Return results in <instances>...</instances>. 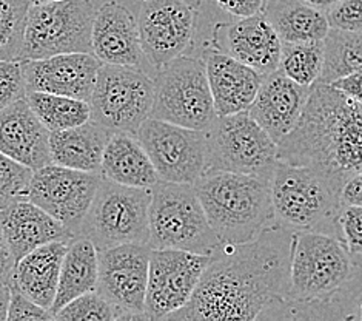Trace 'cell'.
<instances>
[{"label":"cell","mask_w":362,"mask_h":321,"mask_svg":"<svg viewBox=\"0 0 362 321\" xmlns=\"http://www.w3.org/2000/svg\"><path fill=\"white\" fill-rule=\"evenodd\" d=\"M293 232L276 223L252 241L223 244L211 255L192 300L167 320L276 318L288 293Z\"/></svg>","instance_id":"obj_1"},{"label":"cell","mask_w":362,"mask_h":321,"mask_svg":"<svg viewBox=\"0 0 362 321\" xmlns=\"http://www.w3.org/2000/svg\"><path fill=\"white\" fill-rule=\"evenodd\" d=\"M278 159L313 169L341 190L362 170V103L315 82L296 127L278 144Z\"/></svg>","instance_id":"obj_2"},{"label":"cell","mask_w":362,"mask_h":321,"mask_svg":"<svg viewBox=\"0 0 362 321\" xmlns=\"http://www.w3.org/2000/svg\"><path fill=\"white\" fill-rule=\"evenodd\" d=\"M355 264L339 238L322 232L295 230L290 286L278 320H325L327 310L350 281Z\"/></svg>","instance_id":"obj_3"},{"label":"cell","mask_w":362,"mask_h":321,"mask_svg":"<svg viewBox=\"0 0 362 321\" xmlns=\"http://www.w3.org/2000/svg\"><path fill=\"white\" fill-rule=\"evenodd\" d=\"M211 229L222 244L257 238L276 224L272 178L210 170L194 182Z\"/></svg>","instance_id":"obj_4"},{"label":"cell","mask_w":362,"mask_h":321,"mask_svg":"<svg viewBox=\"0 0 362 321\" xmlns=\"http://www.w3.org/2000/svg\"><path fill=\"white\" fill-rule=\"evenodd\" d=\"M276 221L291 230L329 233L338 238L341 190L313 169L276 162L272 178Z\"/></svg>","instance_id":"obj_5"},{"label":"cell","mask_w":362,"mask_h":321,"mask_svg":"<svg viewBox=\"0 0 362 321\" xmlns=\"http://www.w3.org/2000/svg\"><path fill=\"white\" fill-rule=\"evenodd\" d=\"M150 247L214 255L223 246L206 220L193 184L159 181L151 187Z\"/></svg>","instance_id":"obj_6"},{"label":"cell","mask_w":362,"mask_h":321,"mask_svg":"<svg viewBox=\"0 0 362 321\" xmlns=\"http://www.w3.org/2000/svg\"><path fill=\"white\" fill-rule=\"evenodd\" d=\"M151 188L130 187L102 176L81 235L98 250L128 242H150Z\"/></svg>","instance_id":"obj_7"},{"label":"cell","mask_w":362,"mask_h":321,"mask_svg":"<svg viewBox=\"0 0 362 321\" xmlns=\"http://www.w3.org/2000/svg\"><path fill=\"white\" fill-rule=\"evenodd\" d=\"M216 116L202 57L184 55L159 68L150 118L205 132Z\"/></svg>","instance_id":"obj_8"},{"label":"cell","mask_w":362,"mask_h":321,"mask_svg":"<svg viewBox=\"0 0 362 321\" xmlns=\"http://www.w3.org/2000/svg\"><path fill=\"white\" fill-rule=\"evenodd\" d=\"M96 10L91 0H56L31 5L27 16L21 62L65 53H91Z\"/></svg>","instance_id":"obj_9"},{"label":"cell","mask_w":362,"mask_h":321,"mask_svg":"<svg viewBox=\"0 0 362 321\" xmlns=\"http://www.w3.org/2000/svg\"><path fill=\"white\" fill-rule=\"evenodd\" d=\"M206 171L222 170L273 178L278 142L248 111L216 116L205 130Z\"/></svg>","instance_id":"obj_10"},{"label":"cell","mask_w":362,"mask_h":321,"mask_svg":"<svg viewBox=\"0 0 362 321\" xmlns=\"http://www.w3.org/2000/svg\"><path fill=\"white\" fill-rule=\"evenodd\" d=\"M154 81L128 65L102 64L90 98L91 119L110 132L137 133L151 116Z\"/></svg>","instance_id":"obj_11"},{"label":"cell","mask_w":362,"mask_h":321,"mask_svg":"<svg viewBox=\"0 0 362 321\" xmlns=\"http://www.w3.org/2000/svg\"><path fill=\"white\" fill-rule=\"evenodd\" d=\"M136 136L145 147L160 181L194 184L206 171V136L202 130L148 118Z\"/></svg>","instance_id":"obj_12"},{"label":"cell","mask_w":362,"mask_h":321,"mask_svg":"<svg viewBox=\"0 0 362 321\" xmlns=\"http://www.w3.org/2000/svg\"><path fill=\"white\" fill-rule=\"evenodd\" d=\"M201 0H142L137 16L144 56L154 68L192 48Z\"/></svg>","instance_id":"obj_13"},{"label":"cell","mask_w":362,"mask_h":321,"mask_svg":"<svg viewBox=\"0 0 362 321\" xmlns=\"http://www.w3.org/2000/svg\"><path fill=\"white\" fill-rule=\"evenodd\" d=\"M102 181V173L48 164L33 173L28 201L62 223L77 238Z\"/></svg>","instance_id":"obj_14"},{"label":"cell","mask_w":362,"mask_h":321,"mask_svg":"<svg viewBox=\"0 0 362 321\" xmlns=\"http://www.w3.org/2000/svg\"><path fill=\"white\" fill-rule=\"evenodd\" d=\"M211 255L180 249H151L145 315L167 320L192 300Z\"/></svg>","instance_id":"obj_15"},{"label":"cell","mask_w":362,"mask_h":321,"mask_svg":"<svg viewBox=\"0 0 362 321\" xmlns=\"http://www.w3.org/2000/svg\"><path fill=\"white\" fill-rule=\"evenodd\" d=\"M150 254V244L141 242L99 250L96 291L120 312V320H148L145 315V297Z\"/></svg>","instance_id":"obj_16"},{"label":"cell","mask_w":362,"mask_h":321,"mask_svg":"<svg viewBox=\"0 0 362 321\" xmlns=\"http://www.w3.org/2000/svg\"><path fill=\"white\" fill-rule=\"evenodd\" d=\"M210 45L262 74L279 68L282 40L264 13L233 23H218Z\"/></svg>","instance_id":"obj_17"},{"label":"cell","mask_w":362,"mask_h":321,"mask_svg":"<svg viewBox=\"0 0 362 321\" xmlns=\"http://www.w3.org/2000/svg\"><path fill=\"white\" fill-rule=\"evenodd\" d=\"M22 64L27 93L42 91L88 102L102 65L91 53H65Z\"/></svg>","instance_id":"obj_18"},{"label":"cell","mask_w":362,"mask_h":321,"mask_svg":"<svg viewBox=\"0 0 362 321\" xmlns=\"http://www.w3.org/2000/svg\"><path fill=\"white\" fill-rule=\"evenodd\" d=\"M310 90L312 86L296 84L278 68L270 74H264L248 113L279 144L296 127Z\"/></svg>","instance_id":"obj_19"},{"label":"cell","mask_w":362,"mask_h":321,"mask_svg":"<svg viewBox=\"0 0 362 321\" xmlns=\"http://www.w3.org/2000/svg\"><path fill=\"white\" fill-rule=\"evenodd\" d=\"M93 55L102 64L137 67L144 57L141 33L133 13L116 0L96 10L91 31Z\"/></svg>","instance_id":"obj_20"},{"label":"cell","mask_w":362,"mask_h":321,"mask_svg":"<svg viewBox=\"0 0 362 321\" xmlns=\"http://www.w3.org/2000/svg\"><path fill=\"white\" fill-rule=\"evenodd\" d=\"M202 59L218 116L248 111L259 91L264 74L213 45L204 50Z\"/></svg>","instance_id":"obj_21"},{"label":"cell","mask_w":362,"mask_h":321,"mask_svg":"<svg viewBox=\"0 0 362 321\" xmlns=\"http://www.w3.org/2000/svg\"><path fill=\"white\" fill-rule=\"evenodd\" d=\"M0 153L33 171L51 161L49 130L33 111L27 98H21L0 111Z\"/></svg>","instance_id":"obj_22"},{"label":"cell","mask_w":362,"mask_h":321,"mask_svg":"<svg viewBox=\"0 0 362 321\" xmlns=\"http://www.w3.org/2000/svg\"><path fill=\"white\" fill-rule=\"evenodd\" d=\"M0 230L13 252L16 263L31 250L48 242H71L76 238L62 223L28 199L0 210Z\"/></svg>","instance_id":"obj_23"},{"label":"cell","mask_w":362,"mask_h":321,"mask_svg":"<svg viewBox=\"0 0 362 321\" xmlns=\"http://www.w3.org/2000/svg\"><path fill=\"white\" fill-rule=\"evenodd\" d=\"M68 244L70 242L54 241L31 250L16 263L10 288L51 310Z\"/></svg>","instance_id":"obj_24"},{"label":"cell","mask_w":362,"mask_h":321,"mask_svg":"<svg viewBox=\"0 0 362 321\" xmlns=\"http://www.w3.org/2000/svg\"><path fill=\"white\" fill-rule=\"evenodd\" d=\"M100 173L103 178L130 187L151 188L160 181L139 137L128 132H111Z\"/></svg>","instance_id":"obj_25"},{"label":"cell","mask_w":362,"mask_h":321,"mask_svg":"<svg viewBox=\"0 0 362 321\" xmlns=\"http://www.w3.org/2000/svg\"><path fill=\"white\" fill-rule=\"evenodd\" d=\"M110 135L108 128L93 119L73 128L49 132L51 161L68 169L100 173Z\"/></svg>","instance_id":"obj_26"},{"label":"cell","mask_w":362,"mask_h":321,"mask_svg":"<svg viewBox=\"0 0 362 321\" xmlns=\"http://www.w3.org/2000/svg\"><path fill=\"white\" fill-rule=\"evenodd\" d=\"M99 281V250L88 238H74L65 252L60 267L53 315L81 295L96 291Z\"/></svg>","instance_id":"obj_27"},{"label":"cell","mask_w":362,"mask_h":321,"mask_svg":"<svg viewBox=\"0 0 362 321\" xmlns=\"http://www.w3.org/2000/svg\"><path fill=\"white\" fill-rule=\"evenodd\" d=\"M264 16L286 42H319L330 30L327 14L305 0H267Z\"/></svg>","instance_id":"obj_28"},{"label":"cell","mask_w":362,"mask_h":321,"mask_svg":"<svg viewBox=\"0 0 362 321\" xmlns=\"http://www.w3.org/2000/svg\"><path fill=\"white\" fill-rule=\"evenodd\" d=\"M362 72V31L330 28L324 39V64L319 81L332 84Z\"/></svg>","instance_id":"obj_29"},{"label":"cell","mask_w":362,"mask_h":321,"mask_svg":"<svg viewBox=\"0 0 362 321\" xmlns=\"http://www.w3.org/2000/svg\"><path fill=\"white\" fill-rule=\"evenodd\" d=\"M25 98L49 132L73 128L91 120L88 101L42 91H30Z\"/></svg>","instance_id":"obj_30"},{"label":"cell","mask_w":362,"mask_h":321,"mask_svg":"<svg viewBox=\"0 0 362 321\" xmlns=\"http://www.w3.org/2000/svg\"><path fill=\"white\" fill-rule=\"evenodd\" d=\"M324 64V40L282 43L279 70L299 85L319 81Z\"/></svg>","instance_id":"obj_31"},{"label":"cell","mask_w":362,"mask_h":321,"mask_svg":"<svg viewBox=\"0 0 362 321\" xmlns=\"http://www.w3.org/2000/svg\"><path fill=\"white\" fill-rule=\"evenodd\" d=\"M30 6V0H0V60L19 59Z\"/></svg>","instance_id":"obj_32"},{"label":"cell","mask_w":362,"mask_h":321,"mask_svg":"<svg viewBox=\"0 0 362 321\" xmlns=\"http://www.w3.org/2000/svg\"><path fill=\"white\" fill-rule=\"evenodd\" d=\"M59 321H115L120 312L99 291H91L68 303L54 314Z\"/></svg>","instance_id":"obj_33"},{"label":"cell","mask_w":362,"mask_h":321,"mask_svg":"<svg viewBox=\"0 0 362 321\" xmlns=\"http://www.w3.org/2000/svg\"><path fill=\"white\" fill-rule=\"evenodd\" d=\"M33 170L0 153V210L28 199Z\"/></svg>","instance_id":"obj_34"},{"label":"cell","mask_w":362,"mask_h":321,"mask_svg":"<svg viewBox=\"0 0 362 321\" xmlns=\"http://www.w3.org/2000/svg\"><path fill=\"white\" fill-rule=\"evenodd\" d=\"M338 238L355 266L362 267V207L344 204L338 216Z\"/></svg>","instance_id":"obj_35"},{"label":"cell","mask_w":362,"mask_h":321,"mask_svg":"<svg viewBox=\"0 0 362 321\" xmlns=\"http://www.w3.org/2000/svg\"><path fill=\"white\" fill-rule=\"evenodd\" d=\"M325 320L362 321V267L355 266L350 281L327 310Z\"/></svg>","instance_id":"obj_36"},{"label":"cell","mask_w":362,"mask_h":321,"mask_svg":"<svg viewBox=\"0 0 362 321\" xmlns=\"http://www.w3.org/2000/svg\"><path fill=\"white\" fill-rule=\"evenodd\" d=\"M25 96L23 64L21 60H0V111Z\"/></svg>","instance_id":"obj_37"},{"label":"cell","mask_w":362,"mask_h":321,"mask_svg":"<svg viewBox=\"0 0 362 321\" xmlns=\"http://www.w3.org/2000/svg\"><path fill=\"white\" fill-rule=\"evenodd\" d=\"M325 14L330 28L362 31V0H339Z\"/></svg>","instance_id":"obj_38"},{"label":"cell","mask_w":362,"mask_h":321,"mask_svg":"<svg viewBox=\"0 0 362 321\" xmlns=\"http://www.w3.org/2000/svg\"><path fill=\"white\" fill-rule=\"evenodd\" d=\"M42 321L54 320L53 312L39 306L37 303L27 298L21 292L11 289V301L8 308V321Z\"/></svg>","instance_id":"obj_39"},{"label":"cell","mask_w":362,"mask_h":321,"mask_svg":"<svg viewBox=\"0 0 362 321\" xmlns=\"http://www.w3.org/2000/svg\"><path fill=\"white\" fill-rule=\"evenodd\" d=\"M265 2L267 0H216L222 11L228 13L233 17H238V19L262 13Z\"/></svg>","instance_id":"obj_40"},{"label":"cell","mask_w":362,"mask_h":321,"mask_svg":"<svg viewBox=\"0 0 362 321\" xmlns=\"http://www.w3.org/2000/svg\"><path fill=\"white\" fill-rule=\"evenodd\" d=\"M332 85L344 94H347L349 98L362 103V72L341 77V79L332 82Z\"/></svg>","instance_id":"obj_41"},{"label":"cell","mask_w":362,"mask_h":321,"mask_svg":"<svg viewBox=\"0 0 362 321\" xmlns=\"http://www.w3.org/2000/svg\"><path fill=\"white\" fill-rule=\"evenodd\" d=\"M342 204L361 205L362 207V170L353 175L341 188Z\"/></svg>","instance_id":"obj_42"},{"label":"cell","mask_w":362,"mask_h":321,"mask_svg":"<svg viewBox=\"0 0 362 321\" xmlns=\"http://www.w3.org/2000/svg\"><path fill=\"white\" fill-rule=\"evenodd\" d=\"M14 266H16L14 255L10 246H8L2 230H0V283L10 284Z\"/></svg>","instance_id":"obj_43"},{"label":"cell","mask_w":362,"mask_h":321,"mask_svg":"<svg viewBox=\"0 0 362 321\" xmlns=\"http://www.w3.org/2000/svg\"><path fill=\"white\" fill-rule=\"evenodd\" d=\"M11 301V288L10 284L0 283V321L8 320V308Z\"/></svg>","instance_id":"obj_44"},{"label":"cell","mask_w":362,"mask_h":321,"mask_svg":"<svg viewBox=\"0 0 362 321\" xmlns=\"http://www.w3.org/2000/svg\"><path fill=\"white\" fill-rule=\"evenodd\" d=\"M305 2L310 4V5L316 6L317 10L327 11V10H330V8H332L334 4H338L339 0H305Z\"/></svg>","instance_id":"obj_45"},{"label":"cell","mask_w":362,"mask_h":321,"mask_svg":"<svg viewBox=\"0 0 362 321\" xmlns=\"http://www.w3.org/2000/svg\"><path fill=\"white\" fill-rule=\"evenodd\" d=\"M31 5H39V4H47V2H56V0H30Z\"/></svg>","instance_id":"obj_46"}]
</instances>
